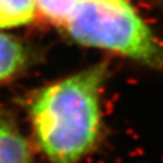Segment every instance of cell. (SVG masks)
<instances>
[{"label":"cell","instance_id":"5b68a950","mask_svg":"<svg viewBox=\"0 0 163 163\" xmlns=\"http://www.w3.org/2000/svg\"><path fill=\"white\" fill-rule=\"evenodd\" d=\"M35 17L34 0H0V30L28 26Z\"/></svg>","mask_w":163,"mask_h":163},{"label":"cell","instance_id":"3957f363","mask_svg":"<svg viewBox=\"0 0 163 163\" xmlns=\"http://www.w3.org/2000/svg\"><path fill=\"white\" fill-rule=\"evenodd\" d=\"M0 163H34L32 145L14 117L0 111Z\"/></svg>","mask_w":163,"mask_h":163},{"label":"cell","instance_id":"8992f818","mask_svg":"<svg viewBox=\"0 0 163 163\" xmlns=\"http://www.w3.org/2000/svg\"><path fill=\"white\" fill-rule=\"evenodd\" d=\"M36 16L62 29L82 0H34Z\"/></svg>","mask_w":163,"mask_h":163},{"label":"cell","instance_id":"277c9868","mask_svg":"<svg viewBox=\"0 0 163 163\" xmlns=\"http://www.w3.org/2000/svg\"><path fill=\"white\" fill-rule=\"evenodd\" d=\"M30 62L28 46L12 35L0 32V84L22 72Z\"/></svg>","mask_w":163,"mask_h":163},{"label":"cell","instance_id":"7a4b0ae2","mask_svg":"<svg viewBox=\"0 0 163 163\" xmlns=\"http://www.w3.org/2000/svg\"><path fill=\"white\" fill-rule=\"evenodd\" d=\"M62 30L78 45L163 68V44L129 0H82Z\"/></svg>","mask_w":163,"mask_h":163},{"label":"cell","instance_id":"52a82bcc","mask_svg":"<svg viewBox=\"0 0 163 163\" xmlns=\"http://www.w3.org/2000/svg\"><path fill=\"white\" fill-rule=\"evenodd\" d=\"M159 2H161V3H162V4H163V0H159Z\"/></svg>","mask_w":163,"mask_h":163},{"label":"cell","instance_id":"6da1fadb","mask_svg":"<svg viewBox=\"0 0 163 163\" xmlns=\"http://www.w3.org/2000/svg\"><path fill=\"white\" fill-rule=\"evenodd\" d=\"M108 74V63L99 62L32 96L28 112L34 141L50 163H81L98 149Z\"/></svg>","mask_w":163,"mask_h":163}]
</instances>
